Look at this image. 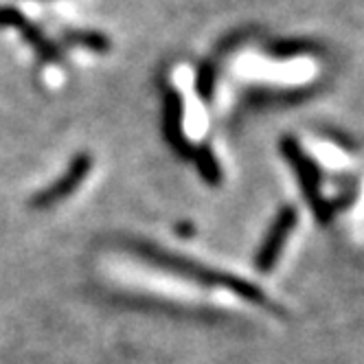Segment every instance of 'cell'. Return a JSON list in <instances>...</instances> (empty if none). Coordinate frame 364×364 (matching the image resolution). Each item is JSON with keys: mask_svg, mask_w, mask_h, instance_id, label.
<instances>
[{"mask_svg": "<svg viewBox=\"0 0 364 364\" xmlns=\"http://www.w3.org/2000/svg\"><path fill=\"white\" fill-rule=\"evenodd\" d=\"M279 149L283 154V159L294 169L301 191H303L305 200L309 202L311 211H314V215L318 218L321 224H327L331 218V204L323 198V191H321L323 176H321L318 165L303 151L301 143L294 136H283L279 143Z\"/></svg>", "mask_w": 364, "mask_h": 364, "instance_id": "obj_2", "label": "cell"}, {"mask_svg": "<svg viewBox=\"0 0 364 364\" xmlns=\"http://www.w3.org/2000/svg\"><path fill=\"white\" fill-rule=\"evenodd\" d=\"M22 33V38L27 40V44L33 48V53L42 60V62H48V64H55L62 60V53H60V48L58 44L50 42L42 29H38L36 24L31 20H24V24L18 29Z\"/></svg>", "mask_w": 364, "mask_h": 364, "instance_id": "obj_6", "label": "cell"}, {"mask_svg": "<svg viewBox=\"0 0 364 364\" xmlns=\"http://www.w3.org/2000/svg\"><path fill=\"white\" fill-rule=\"evenodd\" d=\"M66 44L70 46H80L86 50H92V53H108L112 48V42L106 33L101 31H90V29H80V31H66L64 33Z\"/></svg>", "mask_w": 364, "mask_h": 364, "instance_id": "obj_8", "label": "cell"}, {"mask_svg": "<svg viewBox=\"0 0 364 364\" xmlns=\"http://www.w3.org/2000/svg\"><path fill=\"white\" fill-rule=\"evenodd\" d=\"M268 50H270V55H274L279 60H288V58H296V55L318 53L321 46L314 40H279Z\"/></svg>", "mask_w": 364, "mask_h": 364, "instance_id": "obj_9", "label": "cell"}, {"mask_svg": "<svg viewBox=\"0 0 364 364\" xmlns=\"http://www.w3.org/2000/svg\"><path fill=\"white\" fill-rule=\"evenodd\" d=\"M24 20H27V18L22 16L20 9H16V7H0V29H9V27L20 29L22 24H24Z\"/></svg>", "mask_w": 364, "mask_h": 364, "instance_id": "obj_11", "label": "cell"}, {"mask_svg": "<svg viewBox=\"0 0 364 364\" xmlns=\"http://www.w3.org/2000/svg\"><path fill=\"white\" fill-rule=\"evenodd\" d=\"M215 80H218V70L211 62L200 64L196 73V92L202 101L209 103L215 95Z\"/></svg>", "mask_w": 364, "mask_h": 364, "instance_id": "obj_10", "label": "cell"}, {"mask_svg": "<svg viewBox=\"0 0 364 364\" xmlns=\"http://www.w3.org/2000/svg\"><path fill=\"white\" fill-rule=\"evenodd\" d=\"M178 232H185V235H187V237H191V232H193V228H191L189 224H185V226H182V224H180V226H178Z\"/></svg>", "mask_w": 364, "mask_h": 364, "instance_id": "obj_12", "label": "cell"}, {"mask_svg": "<svg viewBox=\"0 0 364 364\" xmlns=\"http://www.w3.org/2000/svg\"><path fill=\"white\" fill-rule=\"evenodd\" d=\"M127 250L132 255H136L139 259H143V262L161 268V270H167V272L178 274V277H185V279L196 281L200 285H209V288H224L232 294L242 296L248 303L262 305L264 309H270V311L274 309V301H270L259 285H255L242 277L206 268V266L193 262V259H187V257L176 255L171 250H165L156 244H147V242H139V240L127 242Z\"/></svg>", "mask_w": 364, "mask_h": 364, "instance_id": "obj_1", "label": "cell"}, {"mask_svg": "<svg viewBox=\"0 0 364 364\" xmlns=\"http://www.w3.org/2000/svg\"><path fill=\"white\" fill-rule=\"evenodd\" d=\"M90 167H92V156L90 154H77L62 178H58L53 185L38 191L31 198V209L44 211V209H50V206L60 204L62 200H66L75 189H80V185L90 173Z\"/></svg>", "mask_w": 364, "mask_h": 364, "instance_id": "obj_4", "label": "cell"}, {"mask_svg": "<svg viewBox=\"0 0 364 364\" xmlns=\"http://www.w3.org/2000/svg\"><path fill=\"white\" fill-rule=\"evenodd\" d=\"M185 101L176 88H165L163 99V134L169 147L182 156V159H191V143L185 136Z\"/></svg>", "mask_w": 364, "mask_h": 364, "instance_id": "obj_5", "label": "cell"}, {"mask_svg": "<svg viewBox=\"0 0 364 364\" xmlns=\"http://www.w3.org/2000/svg\"><path fill=\"white\" fill-rule=\"evenodd\" d=\"M191 159L198 167V173L202 176V180L206 182V185H211V187H218L220 182H222V167L215 159V154L213 149L202 143L198 147L191 149Z\"/></svg>", "mask_w": 364, "mask_h": 364, "instance_id": "obj_7", "label": "cell"}, {"mask_svg": "<svg viewBox=\"0 0 364 364\" xmlns=\"http://www.w3.org/2000/svg\"><path fill=\"white\" fill-rule=\"evenodd\" d=\"M296 222H299L296 206H292V204L281 206L279 213L274 215V220L270 224V228H268V232H266L262 246H259V250H257L255 266H257L259 272L266 274L277 266L285 242H288V237L292 235V230L296 228Z\"/></svg>", "mask_w": 364, "mask_h": 364, "instance_id": "obj_3", "label": "cell"}]
</instances>
